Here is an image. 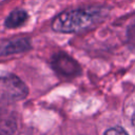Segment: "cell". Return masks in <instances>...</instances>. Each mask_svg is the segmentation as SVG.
<instances>
[{"label":"cell","mask_w":135,"mask_h":135,"mask_svg":"<svg viewBox=\"0 0 135 135\" xmlns=\"http://www.w3.org/2000/svg\"><path fill=\"white\" fill-rule=\"evenodd\" d=\"M101 7H84L63 12L58 15L53 23L54 31L59 33H77L91 27L103 15Z\"/></svg>","instance_id":"6da1fadb"},{"label":"cell","mask_w":135,"mask_h":135,"mask_svg":"<svg viewBox=\"0 0 135 135\" xmlns=\"http://www.w3.org/2000/svg\"><path fill=\"white\" fill-rule=\"evenodd\" d=\"M53 69L60 75L72 77L80 73V66L76 60L65 53H57L52 58Z\"/></svg>","instance_id":"7a4b0ae2"},{"label":"cell","mask_w":135,"mask_h":135,"mask_svg":"<svg viewBox=\"0 0 135 135\" xmlns=\"http://www.w3.org/2000/svg\"><path fill=\"white\" fill-rule=\"evenodd\" d=\"M0 81L2 82L4 89L9 97H12L14 99H20V98H23L26 96L27 88L17 76L9 74L4 77H1Z\"/></svg>","instance_id":"3957f363"},{"label":"cell","mask_w":135,"mask_h":135,"mask_svg":"<svg viewBox=\"0 0 135 135\" xmlns=\"http://www.w3.org/2000/svg\"><path fill=\"white\" fill-rule=\"evenodd\" d=\"M31 49L30 40L26 38H16L0 42V56L21 53Z\"/></svg>","instance_id":"277c9868"},{"label":"cell","mask_w":135,"mask_h":135,"mask_svg":"<svg viewBox=\"0 0 135 135\" xmlns=\"http://www.w3.org/2000/svg\"><path fill=\"white\" fill-rule=\"evenodd\" d=\"M16 127L17 121L12 113H0V135H12Z\"/></svg>","instance_id":"5b68a950"},{"label":"cell","mask_w":135,"mask_h":135,"mask_svg":"<svg viewBox=\"0 0 135 135\" xmlns=\"http://www.w3.org/2000/svg\"><path fill=\"white\" fill-rule=\"evenodd\" d=\"M27 19V14L23 9H15L5 19L4 25L8 28H15L22 25Z\"/></svg>","instance_id":"8992f818"},{"label":"cell","mask_w":135,"mask_h":135,"mask_svg":"<svg viewBox=\"0 0 135 135\" xmlns=\"http://www.w3.org/2000/svg\"><path fill=\"white\" fill-rule=\"evenodd\" d=\"M104 135H129L122 128L120 127H114V128H110L105 131Z\"/></svg>","instance_id":"52a82bcc"},{"label":"cell","mask_w":135,"mask_h":135,"mask_svg":"<svg viewBox=\"0 0 135 135\" xmlns=\"http://www.w3.org/2000/svg\"><path fill=\"white\" fill-rule=\"evenodd\" d=\"M132 123H133V126L135 127V112H134V114H133V116H132Z\"/></svg>","instance_id":"ba28073f"}]
</instances>
